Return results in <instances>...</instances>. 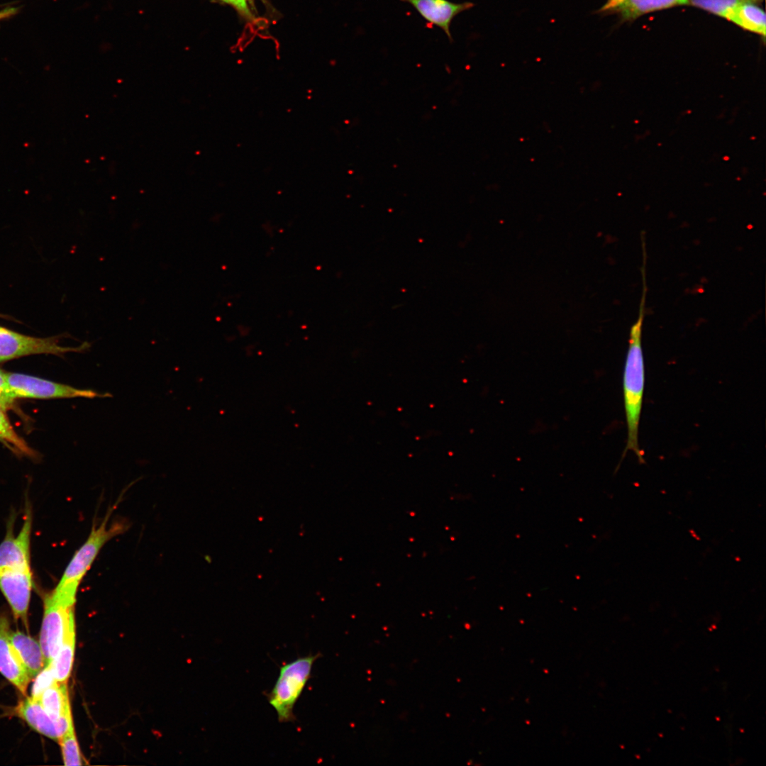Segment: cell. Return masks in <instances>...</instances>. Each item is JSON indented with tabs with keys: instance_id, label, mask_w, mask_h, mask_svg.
<instances>
[{
	"instance_id": "cell-12",
	"label": "cell",
	"mask_w": 766,
	"mask_h": 766,
	"mask_svg": "<svg viewBox=\"0 0 766 766\" xmlns=\"http://www.w3.org/2000/svg\"><path fill=\"white\" fill-rule=\"evenodd\" d=\"M684 4H688V0H607L596 13H616L624 21H631L650 12Z\"/></svg>"
},
{
	"instance_id": "cell-10",
	"label": "cell",
	"mask_w": 766,
	"mask_h": 766,
	"mask_svg": "<svg viewBox=\"0 0 766 766\" xmlns=\"http://www.w3.org/2000/svg\"><path fill=\"white\" fill-rule=\"evenodd\" d=\"M11 631L8 618L0 615V673L26 695L31 677L11 642Z\"/></svg>"
},
{
	"instance_id": "cell-8",
	"label": "cell",
	"mask_w": 766,
	"mask_h": 766,
	"mask_svg": "<svg viewBox=\"0 0 766 766\" xmlns=\"http://www.w3.org/2000/svg\"><path fill=\"white\" fill-rule=\"evenodd\" d=\"M13 522L12 516L7 526L6 536L0 543V570L30 566L32 512L28 505H26L23 524L17 536L13 533Z\"/></svg>"
},
{
	"instance_id": "cell-1",
	"label": "cell",
	"mask_w": 766,
	"mask_h": 766,
	"mask_svg": "<svg viewBox=\"0 0 766 766\" xmlns=\"http://www.w3.org/2000/svg\"><path fill=\"white\" fill-rule=\"evenodd\" d=\"M642 278L643 292L639 313L636 321L630 330L628 348L623 375L627 441L622 457L623 458L628 451H632L635 454L640 464L645 463L644 452L640 449L638 442V428L645 387V362L642 348V330L645 316L647 287L645 272H642Z\"/></svg>"
},
{
	"instance_id": "cell-17",
	"label": "cell",
	"mask_w": 766,
	"mask_h": 766,
	"mask_svg": "<svg viewBox=\"0 0 766 766\" xmlns=\"http://www.w3.org/2000/svg\"><path fill=\"white\" fill-rule=\"evenodd\" d=\"M762 0H688V4L700 8L721 17L727 18L738 6L753 2L760 4Z\"/></svg>"
},
{
	"instance_id": "cell-5",
	"label": "cell",
	"mask_w": 766,
	"mask_h": 766,
	"mask_svg": "<svg viewBox=\"0 0 766 766\" xmlns=\"http://www.w3.org/2000/svg\"><path fill=\"white\" fill-rule=\"evenodd\" d=\"M6 381L15 398L57 399L107 397L91 389H77L70 385L19 373L6 372Z\"/></svg>"
},
{
	"instance_id": "cell-16",
	"label": "cell",
	"mask_w": 766,
	"mask_h": 766,
	"mask_svg": "<svg viewBox=\"0 0 766 766\" xmlns=\"http://www.w3.org/2000/svg\"><path fill=\"white\" fill-rule=\"evenodd\" d=\"M753 2L744 3L736 8L727 19L740 27L765 36L766 16L764 11Z\"/></svg>"
},
{
	"instance_id": "cell-11",
	"label": "cell",
	"mask_w": 766,
	"mask_h": 766,
	"mask_svg": "<svg viewBox=\"0 0 766 766\" xmlns=\"http://www.w3.org/2000/svg\"><path fill=\"white\" fill-rule=\"evenodd\" d=\"M399 1L410 4L427 23L440 28L450 43L453 42L450 32L453 20L458 14L474 6V4L470 1L455 3L449 0Z\"/></svg>"
},
{
	"instance_id": "cell-2",
	"label": "cell",
	"mask_w": 766,
	"mask_h": 766,
	"mask_svg": "<svg viewBox=\"0 0 766 766\" xmlns=\"http://www.w3.org/2000/svg\"><path fill=\"white\" fill-rule=\"evenodd\" d=\"M111 512L103 522L93 526L85 543L76 551L54 590L49 594L52 599L74 605L78 587L104 545L112 538L123 533L127 528L125 522H116L106 527Z\"/></svg>"
},
{
	"instance_id": "cell-13",
	"label": "cell",
	"mask_w": 766,
	"mask_h": 766,
	"mask_svg": "<svg viewBox=\"0 0 766 766\" xmlns=\"http://www.w3.org/2000/svg\"><path fill=\"white\" fill-rule=\"evenodd\" d=\"M9 637L30 677L34 678L46 664L40 643L19 631H11Z\"/></svg>"
},
{
	"instance_id": "cell-14",
	"label": "cell",
	"mask_w": 766,
	"mask_h": 766,
	"mask_svg": "<svg viewBox=\"0 0 766 766\" xmlns=\"http://www.w3.org/2000/svg\"><path fill=\"white\" fill-rule=\"evenodd\" d=\"M75 648V623L72 616L65 627L57 655L52 661L55 678L67 682L72 669Z\"/></svg>"
},
{
	"instance_id": "cell-21",
	"label": "cell",
	"mask_w": 766,
	"mask_h": 766,
	"mask_svg": "<svg viewBox=\"0 0 766 766\" xmlns=\"http://www.w3.org/2000/svg\"><path fill=\"white\" fill-rule=\"evenodd\" d=\"M15 399L6 381V372L0 370V407L4 411L8 409Z\"/></svg>"
},
{
	"instance_id": "cell-22",
	"label": "cell",
	"mask_w": 766,
	"mask_h": 766,
	"mask_svg": "<svg viewBox=\"0 0 766 766\" xmlns=\"http://www.w3.org/2000/svg\"><path fill=\"white\" fill-rule=\"evenodd\" d=\"M223 2L232 6L236 10L240 11L244 15H248L250 13L249 4L252 0H221Z\"/></svg>"
},
{
	"instance_id": "cell-3",
	"label": "cell",
	"mask_w": 766,
	"mask_h": 766,
	"mask_svg": "<svg viewBox=\"0 0 766 766\" xmlns=\"http://www.w3.org/2000/svg\"><path fill=\"white\" fill-rule=\"evenodd\" d=\"M319 654L299 657L282 666L273 689L266 694L270 704L276 711L280 723L292 722L296 718L293 712L311 677L312 667Z\"/></svg>"
},
{
	"instance_id": "cell-23",
	"label": "cell",
	"mask_w": 766,
	"mask_h": 766,
	"mask_svg": "<svg viewBox=\"0 0 766 766\" xmlns=\"http://www.w3.org/2000/svg\"><path fill=\"white\" fill-rule=\"evenodd\" d=\"M16 12V8L4 9L0 11V20L10 16Z\"/></svg>"
},
{
	"instance_id": "cell-15",
	"label": "cell",
	"mask_w": 766,
	"mask_h": 766,
	"mask_svg": "<svg viewBox=\"0 0 766 766\" xmlns=\"http://www.w3.org/2000/svg\"><path fill=\"white\" fill-rule=\"evenodd\" d=\"M36 699L54 719L72 718L67 682L55 680Z\"/></svg>"
},
{
	"instance_id": "cell-20",
	"label": "cell",
	"mask_w": 766,
	"mask_h": 766,
	"mask_svg": "<svg viewBox=\"0 0 766 766\" xmlns=\"http://www.w3.org/2000/svg\"><path fill=\"white\" fill-rule=\"evenodd\" d=\"M52 661L45 664L42 670L35 677L32 687L31 696L38 699L41 693L55 681Z\"/></svg>"
},
{
	"instance_id": "cell-19",
	"label": "cell",
	"mask_w": 766,
	"mask_h": 766,
	"mask_svg": "<svg viewBox=\"0 0 766 766\" xmlns=\"http://www.w3.org/2000/svg\"><path fill=\"white\" fill-rule=\"evenodd\" d=\"M4 411L0 407V440L9 443L17 451L32 455L33 451L26 442L16 433Z\"/></svg>"
},
{
	"instance_id": "cell-9",
	"label": "cell",
	"mask_w": 766,
	"mask_h": 766,
	"mask_svg": "<svg viewBox=\"0 0 766 766\" xmlns=\"http://www.w3.org/2000/svg\"><path fill=\"white\" fill-rule=\"evenodd\" d=\"M15 714L36 732L55 741L73 726L72 718L54 719L39 701L32 696L22 699L14 708Z\"/></svg>"
},
{
	"instance_id": "cell-6",
	"label": "cell",
	"mask_w": 766,
	"mask_h": 766,
	"mask_svg": "<svg viewBox=\"0 0 766 766\" xmlns=\"http://www.w3.org/2000/svg\"><path fill=\"white\" fill-rule=\"evenodd\" d=\"M74 606L49 595L45 598L39 643L46 663L52 661L58 653L67 622L74 616Z\"/></svg>"
},
{
	"instance_id": "cell-18",
	"label": "cell",
	"mask_w": 766,
	"mask_h": 766,
	"mask_svg": "<svg viewBox=\"0 0 766 766\" xmlns=\"http://www.w3.org/2000/svg\"><path fill=\"white\" fill-rule=\"evenodd\" d=\"M58 743L61 748L62 760L65 765H81L83 764L74 726H72L59 739Z\"/></svg>"
},
{
	"instance_id": "cell-4",
	"label": "cell",
	"mask_w": 766,
	"mask_h": 766,
	"mask_svg": "<svg viewBox=\"0 0 766 766\" xmlns=\"http://www.w3.org/2000/svg\"><path fill=\"white\" fill-rule=\"evenodd\" d=\"M91 345L88 342L78 347H65L59 344V338H36L26 335L0 326V362L36 354L62 356L69 352H83Z\"/></svg>"
},
{
	"instance_id": "cell-7",
	"label": "cell",
	"mask_w": 766,
	"mask_h": 766,
	"mask_svg": "<svg viewBox=\"0 0 766 766\" xmlns=\"http://www.w3.org/2000/svg\"><path fill=\"white\" fill-rule=\"evenodd\" d=\"M32 587L30 566L0 570V591L9 604L14 619L21 620L26 628Z\"/></svg>"
}]
</instances>
